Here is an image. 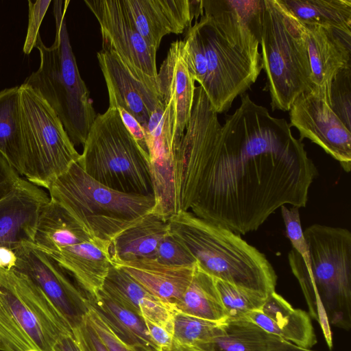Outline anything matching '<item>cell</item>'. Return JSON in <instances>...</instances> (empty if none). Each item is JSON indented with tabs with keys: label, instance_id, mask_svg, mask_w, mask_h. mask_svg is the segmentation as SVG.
Masks as SVG:
<instances>
[{
	"label": "cell",
	"instance_id": "cell-1",
	"mask_svg": "<svg viewBox=\"0 0 351 351\" xmlns=\"http://www.w3.org/2000/svg\"><path fill=\"white\" fill-rule=\"evenodd\" d=\"M241 96L221 125L203 88H195L173 179L176 213L190 210L244 235L282 206L306 207L317 170L285 119Z\"/></svg>",
	"mask_w": 351,
	"mask_h": 351
},
{
	"label": "cell",
	"instance_id": "cell-2",
	"mask_svg": "<svg viewBox=\"0 0 351 351\" xmlns=\"http://www.w3.org/2000/svg\"><path fill=\"white\" fill-rule=\"evenodd\" d=\"M310 267L293 249L288 254L291 270L298 280L309 315L319 324L331 349L330 326L351 328V233L343 228L318 223L305 229Z\"/></svg>",
	"mask_w": 351,
	"mask_h": 351
},
{
	"label": "cell",
	"instance_id": "cell-3",
	"mask_svg": "<svg viewBox=\"0 0 351 351\" xmlns=\"http://www.w3.org/2000/svg\"><path fill=\"white\" fill-rule=\"evenodd\" d=\"M170 233L213 278L267 297L275 291L277 275L257 248L220 224L181 211L168 220Z\"/></svg>",
	"mask_w": 351,
	"mask_h": 351
},
{
	"label": "cell",
	"instance_id": "cell-4",
	"mask_svg": "<svg viewBox=\"0 0 351 351\" xmlns=\"http://www.w3.org/2000/svg\"><path fill=\"white\" fill-rule=\"evenodd\" d=\"M69 3L53 1L55 40L47 47L38 37L35 47L40 52V66L24 84L48 103L75 146L83 145L97 114L70 43L65 19Z\"/></svg>",
	"mask_w": 351,
	"mask_h": 351
},
{
	"label": "cell",
	"instance_id": "cell-5",
	"mask_svg": "<svg viewBox=\"0 0 351 351\" xmlns=\"http://www.w3.org/2000/svg\"><path fill=\"white\" fill-rule=\"evenodd\" d=\"M183 40L189 72L217 114L227 112L262 71L261 55L231 42L205 14L186 30Z\"/></svg>",
	"mask_w": 351,
	"mask_h": 351
},
{
	"label": "cell",
	"instance_id": "cell-6",
	"mask_svg": "<svg viewBox=\"0 0 351 351\" xmlns=\"http://www.w3.org/2000/svg\"><path fill=\"white\" fill-rule=\"evenodd\" d=\"M260 46L271 107L289 111L313 86L303 25L279 0H263Z\"/></svg>",
	"mask_w": 351,
	"mask_h": 351
},
{
	"label": "cell",
	"instance_id": "cell-7",
	"mask_svg": "<svg viewBox=\"0 0 351 351\" xmlns=\"http://www.w3.org/2000/svg\"><path fill=\"white\" fill-rule=\"evenodd\" d=\"M77 162L91 178L114 191L153 195L149 156L123 124L117 108L97 114Z\"/></svg>",
	"mask_w": 351,
	"mask_h": 351
},
{
	"label": "cell",
	"instance_id": "cell-8",
	"mask_svg": "<svg viewBox=\"0 0 351 351\" xmlns=\"http://www.w3.org/2000/svg\"><path fill=\"white\" fill-rule=\"evenodd\" d=\"M70 334L66 320L28 276L0 269V339L10 351H51Z\"/></svg>",
	"mask_w": 351,
	"mask_h": 351
},
{
	"label": "cell",
	"instance_id": "cell-9",
	"mask_svg": "<svg viewBox=\"0 0 351 351\" xmlns=\"http://www.w3.org/2000/svg\"><path fill=\"white\" fill-rule=\"evenodd\" d=\"M50 199L62 206L85 229L107 239L128 221L152 213L154 195L125 193L110 189L73 163L48 189Z\"/></svg>",
	"mask_w": 351,
	"mask_h": 351
},
{
	"label": "cell",
	"instance_id": "cell-10",
	"mask_svg": "<svg viewBox=\"0 0 351 351\" xmlns=\"http://www.w3.org/2000/svg\"><path fill=\"white\" fill-rule=\"evenodd\" d=\"M24 149L23 176L49 189L80 157L59 117L48 103L25 84L19 87Z\"/></svg>",
	"mask_w": 351,
	"mask_h": 351
},
{
	"label": "cell",
	"instance_id": "cell-11",
	"mask_svg": "<svg viewBox=\"0 0 351 351\" xmlns=\"http://www.w3.org/2000/svg\"><path fill=\"white\" fill-rule=\"evenodd\" d=\"M45 252L70 274L85 294L101 289L112 266L110 242L85 229L75 219L53 234Z\"/></svg>",
	"mask_w": 351,
	"mask_h": 351
},
{
	"label": "cell",
	"instance_id": "cell-12",
	"mask_svg": "<svg viewBox=\"0 0 351 351\" xmlns=\"http://www.w3.org/2000/svg\"><path fill=\"white\" fill-rule=\"evenodd\" d=\"M98 21L102 49L114 53L137 78L156 82L157 51L136 30L122 0H84Z\"/></svg>",
	"mask_w": 351,
	"mask_h": 351
},
{
	"label": "cell",
	"instance_id": "cell-13",
	"mask_svg": "<svg viewBox=\"0 0 351 351\" xmlns=\"http://www.w3.org/2000/svg\"><path fill=\"white\" fill-rule=\"evenodd\" d=\"M329 87L314 88L299 95L289 111L290 126L300 139L308 138L337 160L343 169H351V131L331 109Z\"/></svg>",
	"mask_w": 351,
	"mask_h": 351
},
{
	"label": "cell",
	"instance_id": "cell-14",
	"mask_svg": "<svg viewBox=\"0 0 351 351\" xmlns=\"http://www.w3.org/2000/svg\"><path fill=\"white\" fill-rule=\"evenodd\" d=\"M15 252L14 270L25 274L40 288L72 330L81 325L90 310L87 298L67 277L66 271L34 245L23 246Z\"/></svg>",
	"mask_w": 351,
	"mask_h": 351
},
{
	"label": "cell",
	"instance_id": "cell-15",
	"mask_svg": "<svg viewBox=\"0 0 351 351\" xmlns=\"http://www.w3.org/2000/svg\"><path fill=\"white\" fill-rule=\"evenodd\" d=\"M152 112L143 128L153 183L152 213L165 221L177 213L174 189V112L170 103Z\"/></svg>",
	"mask_w": 351,
	"mask_h": 351
},
{
	"label": "cell",
	"instance_id": "cell-16",
	"mask_svg": "<svg viewBox=\"0 0 351 351\" xmlns=\"http://www.w3.org/2000/svg\"><path fill=\"white\" fill-rule=\"evenodd\" d=\"M97 57L108 92V108H122L145 128L151 114L165 106L157 82L136 77L112 51L101 49Z\"/></svg>",
	"mask_w": 351,
	"mask_h": 351
},
{
	"label": "cell",
	"instance_id": "cell-17",
	"mask_svg": "<svg viewBox=\"0 0 351 351\" xmlns=\"http://www.w3.org/2000/svg\"><path fill=\"white\" fill-rule=\"evenodd\" d=\"M131 22L147 43L158 50L164 36L187 30L204 14L202 0H122Z\"/></svg>",
	"mask_w": 351,
	"mask_h": 351
},
{
	"label": "cell",
	"instance_id": "cell-18",
	"mask_svg": "<svg viewBox=\"0 0 351 351\" xmlns=\"http://www.w3.org/2000/svg\"><path fill=\"white\" fill-rule=\"evenodd\" d=\"M49 200L41 187L20 178L0 202V247L16 251L34 245L40 215Z\"/></svg>",
	"mask_w": 351,
	"mask_h": 351
},
{
	"label": "cell",
	"instance_id": "cell-19",
	"mask_svg": "<svg viewBox=\"0 0 351 351\" xmlns=\"http://www.w3.org/2000/svg\"><path fill=\"white\" fill-rule=\"evenodd\" d=\"M156 82L163 103H170L173 109L176 150L191 117L196 87L186 63L183 40L171 43Z\"/></svg>",
	"mask_w": 351,
	"mask_h": 351
},
{
	"label": "cell",
	"instance_id": "cell-20",
	"mask_svg": "<svg viewBox=\"0 0 351 351\" xmlns=\"http://www.w3.org/2000/svg\"><path fill=\"white\" fill-rule=\"evenodd\" d=\"M204 14L233 43L252 54L259 51L263 0H202Z\"/></svg>",
	"mask_w": 351,
	"mask_h": 351
},
{
	"label": "cell",
	"instance_id": "cell-21",
	"mask_svg": "<svg viewBox=\"0 0 351 351\" xmlns=\"http://www.w3.org/2000/svg\"><path fill=\"white\" fill-rule=\"evenodd\" d=\"M302 25L313 88L329 87L334 75L351 65V34L321 25Z\"/></svg>",
	"mask_w": 351,
	"mask_h": 351
},
{
	"label": "cell",
	"instance_id": "cell-22",
	"mask_svg": "<svg viewBox=\"0 0 351 351\" xmlns=\"http://www.w3.org/2000/svg\"><path fill=\"white\" fill-rule=\"evenodd\" d=\"M269 334L303 348L311 349L317 338L309 315L294 308L276 291L269 294L261 308L245 317Z\"/></svg>",
	"mask_w": 351,
	"mask_h": 351
},
{
	"label": "cell",
	"instance_id": "cell-23",
	"mask_svg": "<svg viewBox=\"0 0 351 351\" xmlns=\"http://www.w3.org/2000/svg\"><path fill=\"white\" fill-rule=\"evenodd\" d=\"M196 263L177 266L161 263L154 258L112 262L152 294L173 308L193 276Z\"/></svg>",
	"mask_w": 351,
	"mask_h": 351
},
{
	"label": "cell",
	"instance_id": "cell-24",
	"mask_svg": "<svg viewBox=\"0 0 351 351\" xmlns=\"http://www.w3.org/2000/svg\"><path fill=\"white\" fill-rule=\"evenodd\" d=\"M101 289L126 308L161 326L172 335L176 311L121 268L114 265L110 267Z\"/></svg>",
	"mask_w": 351,
	"mask_h": 351
},
{
	"label": "cell",
	"instance_id": "cell-25",
	"mask_svg": "<svg viewBox=\"0 0 351 351\" xmlns=\"http://www.w3.org/2000/svg\"><path fill=\"white\" fill-rule=\"evenodd\" d=\"M169 232L168 221L152 213L130 221L108 239L112 262L153 258Z\"/></svg>",
	"mask_w": 351,
	"mask_h": 351
},
{
	"label": "cell",
	"instance_id": "cell-26",
	"mask_svg": "<svg viewBox=\"0 0 351 351\" xmlns=\"http://www.w3.org/2000/svg\"><path fill=\"white\" fill-rule=\"evenodd\" d=\"M85 295L89 308L124 344L160 349L152 339L143 317L120 304L102 289L93 295Z\"/></svg>",
	"mask_w": 351,
	"mask_h": 351
},
{
	"label": "cell",
	"instance_id": "cell-27",
	"mask_svg": "<svg viewBox=\"0 0 351 351\" xmlns=\"http://www.w3.org/2000/svg\"><path fill=\"white\" fill-rule=\"evenodd\" d=\"M173 307L176 312L206 320L217 322L226 320L215 279L197 263L189 285Z\"/></svg>",
	"mask_w": 351,
	"mask_h": 351
},
{
	"label": "cell",
	"instance_id": "cell-28",
	"mask_svg": "<svg viewBox=\"0 0 351 351\" xmlns=\"http://www.w3.org/2000/svg\"><path fill=\"white\" fill-rule=\"evenodd\" d=\"M19 87L5 88L0 92V154L23 175L24 149Z\"/></svg>",
	"mask_w": 351,
	"mask_h": 351
},
{
	"label": "cell",
	"instance_id": "cell-29",
	"mask_svg": "<svg viewBox=\"0 0 351 351\" xmlns=\"http://www.w3.org/2000/svg\"><path fill=\"white\" fill-rule=\"evenodd\" d=\"M279 1L302 24L351 34V0Z\"/></svg>",
	"mask_w": 351,
	"mask_h": 351
},
{
	"label": "cell",
	"instance_id": "cell-30",
	"mask_svg": "<svg viewBox=\"0 0 351 351\" xmlns=\"http://www.w3.org/2000/svg\"><path fill=\"white\" fill-rule=\"evenodd\" d=\"M271 334L247 318L226 319L205 351H269Z\"/></svg>",
	"mask_w": 351,
	"mask_h": 351
},
{
	"label": "cell",
	"instance_id": "cell-31",
	"mask_svg": "<svg viewBox=\"0 0 351 351\" xmlns=\"http://www.w3.org/2000/svg\"><path fill=\"white\" fill-rule=\"evenodd\" d=\"M221 323L176 312L172 349L205 351L208 343L220 330Z\"/></svg>",
	"mask_w": 351,
	"mask_h": 351
},
{
	"label": "cell",
	"instance_id": "cell-32",
	"mask_svg": "<svg viewBox=\"0 0 351 351\" xmlns=\"http://www.w3.org/2000/svg\"><path fill=\"white\" fill-rule=\"evenodd\" d=\"M215 283L226 319L245 318L249 313L260 310L267 298L219 280L215 279Z\"/></svg>",
	"mask_w": 351,
	"mask_h": 351
},
{
	"label": "cell",
	"instance_id": "cell-33",
	"mask_svg": "<svg viewBox=\"0 0 351 351\" xmlns=\"http://www.w3.org/2000/svg\"><path fill=\"white\" fill-rule=\"evenodd\" d=\"M328 102L333 112L351 131V65L340 69L332 77Z\"/></svg>",
	"mask_w": 351,
	"mask_h": 351
},
{
	"label": "cell",
	"instance_id": "cell-34",
	"mask_svg": "<svg viewBox=\"0 0 351 351\" xmlns=\"http://www.w3.org/2000/svg\"><path fill=\"white\" fill-rule=\"evenodd\" d=\"M286 234L291 243L292 247L302 257L306 268L310 267V256L308 245L302 230L299 208L291 206L288 208L286 206L280 208Z\"/></svg>",
	"mask_w": 351,
	"mask_h": 351
},
{
	"label": "cell",
	"instance_id": "cell-35",
	"mask_svg": "<svg viewBox=\"0 0 351 351\" xmlns=\"http://www.w3.org/2000/svg\"><path fill=\"white\" fill-rule=\"evenodd\" d=\"M153 258L163 264L177 266L196 263L187 249L170 232L160 242Z\"/></svg>",
	"mask_w": 351,
	"mask_h": 351
},
{
	"label": "cell",
	"instance_id": "cell-36",
	"mask_svg": "<svg viewBox=\"0 0 351 351\" xmlns=\"http://www.w3.org/2000/svg\"><path fill=\"white\" fill-rule=\"evenodd\" d=\"M86 318L109 351H161L149 346H129L121 341L99 317L90 308Z\"/></svg>",
	"mask_w": 351,
	"mask_h": 351
},
{
	"label": "cell",
	"instance_id": "cell-37",
	"mask_svg": "<svg viewBox=\"0 0 351 351\" xmlns=\"http://www.w3.org/2000/svg\"><path fill=\"white\" fill-rule=\"evenodd\" d=\"M51 1H28L29 14L27 35L23 51L28 55L36 47L39 34V28Z\"/></svg>",
	"mask_w": 351,
	"mask_h": 351
},
{
	"label": "cell",
	"instance_id": "cell-38",
	"mask_svg": "<svg viewBox=\"0 0 351 351\" xmlns=\"http://www.w3.org/2000/svg\"><path fill=\"white\" fill-rule=\"evenodd\" d=\"M73 333L82 351H109L86 317L84 322L73 330Z\"/></svg>",
	"mask_w": 351,
	"mask_h": 351
},
{
	"label": "cell",
	"instance_id": "cell-39",
	"mask_svg": "<svg viewBox=\"0 0 351 351\" xmlns=\"http://www.w3.org/2000/svg\"><path fill=\"white\" fill-rule=\"evenodd\" d=\"M21 177L0 154V202L14 188Z\"/></svg>",
	"mask_w": 351,
	"mask_h": 351
},
{
	"label": "cell",
	"instance_id": "cell-40",
	"mask_svg": "<svg viewBox=\"0 0 351 351\" xmlns=\"http://www.w3.org/2000/svg\"><path fill=\"white\" fill-rule=\"evenodd\" d=\"M117 109L118 110L121 120L128 130L130 132L139 146L145 152L147 153L145 134L142 125L133 116H132L122 108H117Z\"/></svg>",
	"mask_w": 351,
	"mask_h": 351
},
{
	"label": "cell",
	"instance_id": "cell-41",
	"mask_svg": "<svg viewBox=\"0 0 351 351\" xmlns=\"http://www.w3.org/2000/svg\"><path fill=\"white\" fill-rule=\"evenodd\" d=\"M145 322L152 339L161 351H171L173 347L171 334L161 326L146 319H145Z\"/></svg>",
	"mask_w": 351,
	"mask_h": 351
},
{
	"label": "cell",
	"instance_id": "cell-42",
	"mask_svg": "<svg viewBox=\"0 0 351 351\" xmlns=\"http://www.w3.org/2000/svg\"><path fill=\"white\" fill-rule=\"evenodd\" d=\"M269 351H313L303 348L276 335H271Z\"/></svg>",
	"mask_w": 351,
	"mask_h": 351
},
{
	"label": "cell",
	"instance_id": "cell-43",
	"mask_svg": "<svg viewBox=\"0 0 351 351\" xmlns=\"http://www.w3.org/2000/svg\"><path fill=\"white\" fill-rule=\"evenodd\" d=\"M51 351H82L73 335L70 334L62 337L55 344Z\"/></svg>",
	"mask_w": 351,
	"mask_h": 351
},
{
	"label": "cell",
	"instance_id": "cell-44",
	"mask_svg": "<svg viewBox=\"0 0 351 351\" xmlns=\"http://www.w3.org/2000/svg\"><path fill=\"white\" fill-rule=\"evenodd\" d=\"M0 351H10L8 347L0 339Z\"/></svg>",
	"mask_w": 351,
	"mask_h": 351
},
{
	"label": "cell",
	"instance_id": "cell-45",
	"mask_svg": "<svg viewBox=\"0 0 351 351\" xmlns=\"http://www.w3.org/2000/svg\"><path fill=\"white\" fill-rule=\"evenodd\" d=\"M171 351H189V350H178V349H172Z\"/></svg>",
	"mask_w": 351,
	"mask_h": 351
},
{
	"label": "cell",
	"instance_id": "cell-46",
	"mask_svg": "<svg viewBox=\"0 0 351 351\" xmlns=\"http://www.w3.org/2000/svg\"><path fill=\"white\" fill-rule=\"evenodd\" d=\"M26 351H38V350H35V349H30V350H26Z\"/></svg>",
	"mask_w": 351,
	"mask_h": 351
}]
</instances>
